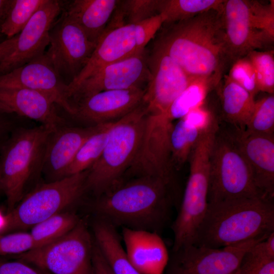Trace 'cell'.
<instances>
[{
    "instance_id": "4dcf8cb0",
    "label": "cell",
    "mask_w": 274,
    "mask_h": 274,
    "mask_svg": "<svg viewBox=\"0 0 274 274\" xmlns=\"http://www.w3.org/2000/svg\"><path fill=\"white\" fill-rule=\"evenodd\" d=\"M114 122L102 124L82 145L70 165L66 177L89 169L100 157Z\"/></svg>"
},
{
    "instance_id": "d4e9b609",
    "label": "cell",
    "mask_w": 274,
    "mask_h": 274,
    "mask_svg": "<svg viewBox=\"0 0 274 274\" xmlns=\"http://www.w3.org/2000/svg\"><path fill=\"white\" fill-rule=\"evenodd\" d=\"M220 89L222 117L232 127L245 129L254 108V97L225 75Z\"/></svg>"
},
{
    "instance_id": "e575fe53",
    "label": "cell",
    "mask_w": 274,
    "mask_h": 274,
    "mask_svg": "<svg viewBox=\"0 0 274 274\" xmlns=\"http://www.w3.org/2000/svg\"><path fill=\"white\" fill-rule=\"evenodd\" d=\"M245 129L254 134L273 135V94L255 100L254 110Z\"/></svg>"
},
{
    "instance_id": "8992f818",
    "label": "cell",
    "mask_w": 274,
    "mask_h": 274,
    "mask_svg": "<svg viewBox=\"0 0 274 274\" xmlns=\"http://www.w3.org/2000/svg\"><path fill=\"white\" fill-rule=\"evenodd\" d=\"M87 173L37 185L4 217L0 235L32 227L79 201L86 192Z\"/></svg>"
},
{
    "instance_id": "7c38bea8",
    "label": "cell",
    "mask_w": 274,
    "mask_h": 274,
    "mask_svg": "<svg viewBox=\"0 0 274 274\" xmlns=\"http://www.w3.org/2000/svg\"><path fill=\"white\" fill-rule=\"evenodd\" d=\"M268 235L220 248L183 246L172 250L163 274H233L245 253Z\"/></svg>"
},
{
    "instance_id": "d590c367",
    "label": "cell",
    "mask_w": 274,
    "mask_h": 274,
    "mask_svg": "<svg viewBox=\"0 0 274 274\" xmlns=\"http://www.w3.org/2000/svg\"><path fill=\"white\" fill-rule=\"evenodd\" d=\"M247 56L254 67L259 91L273 94V51L255 50L250 52Z\"/></svg>"
},
{
    "instance_id": "3957f363",
    "label": "cell",
    "mask_w": 274,
    "mask_h": 274,
    "mask_svg": "<svg viewBox=\"0 0 274 274\" xmlns=\"http://www.w3.org/2000/svg\"><path fill=\"white\" fill-rule=\"evenodd\" d=\"M274 232L273 199L245 198L208 203L192 244L220 248Z\"/></svg>"
},
{
    "instance_id": "2e32d148",
    "label": "cell",
    "mask_w": 274,
    "mask_h": 274,
    "mask_svg": "<svg viewBox=\"0 0 274 274\" xmlns=\"http://www.w3.org/2000/svg\"><path fill=\"white\" fill-rule=\"evenodd\" d=\"M148 62L151 79L144 98L147 112L164 114L192 78L168 55L154 47L148 54Z\"/></svg>"
},
{
    "instance_id": "60d3db41",
    "label": "cell",
    "mask_w": 274,
    "mask_h": 274,
    "mask_svg": "<svg viewBox=\"0 0 274 274\" xmlns=\"http://www.w3.org/2000/svg\"><path fill=\"white\" fill-rule=\"evenodd\" d=\"M92 274H115L94 242L92 255Z\"/></svg>"
},
{
    "instance_id": "f1b7e54d",
    "label": "cell",
    "mask_w": 274,
    "mask_h": 274,
    "mask_svg": "<svg viewBox=\"0 0 274 274\" xmlns=\"http://www.w3.org/2000/svg\"><path fill=\"white\" fill-rule=\"evenodd\" d=\"M233 274H274L273 232L245 253Z\"/></svg>"
},
{
    "instance_id": "5bb4252c",
    "label": "cell",
    "mask_w": 274,
    "mask_h": 274,
    "mask_svg": "<svg viewBox=\"0 0 274 274\" xmlns=\"http://www.w3.org/2000/svg\"><path fill=\"white\" fill-rule=\"evenodd\" d=\"M150 79L144 50L103 67L68 91L72 100L104 91L146 88Z\"/></svg>"
},
{
    "instance_id": "484cf974",
    "label": "cell",
    "mask_w": 274,
    "mask_h": 274,
    "mask_svg": "<svg viewBox=\"0 0 274 274\" xmlns=\"http://www.w3.org/2000/svg\"><path fill=\"white\" fill-rule=\"evenodd\" d=\"M93 231L96 244L115 274H141L128 259L114 225L98 218Z\"/></svg>"
},
{
    "instance_id": "f6af8a7d",
    "label": "cell",
    "mask_w": 274,
    "mask_h": 274,
    "mask_svg": "<svg viewBox=\"0 0 274 274\" xmlns=\"http://www.w3.org/2000/svg\"><path fill=\"white\" fill-rule=\"evenodd\" d=\"M8 136L0 138V152H1V150L2 145H3L4 141L6 140V139L7 138V137ZM0 191H2L1 187V183H0Z\"/></svg>"
},
{
    "instance_id": "5b68a950",
    "label": "cell",
    "mask_w": 274,
    "mask_h": 274,
    "mask_svg": "<svg viewBox=\"0 0 274 274\" xmlns=\"http://www.w3.org/2000/svg\"><path fill=\"white\" fill-rule=\"evenodd\" d=\"M147 114L144 102L115 122L100 157L88 169L86 192L96 197L122 181L139 150Z\"/></svg>"
},
{
    "instance_id": "ee69618b",
    "label": "cell",
    "mask_w": 274,
    "mask_h": 274,
    "mask_svg": "<svg viewBox=\"0 0 274 274\" xmlns=\"http://www.w3.org/2000/svg\"><path fill=\"white\" fill-rule=\"evenodd\" d=\"M12 2L13 0H0V27L6 19Z\"/></svg>"
},
{
    "instance_id": "277c9868",
    "label": "cell",
    "mask_w": 274,
    "mask_h": 274,
    "mask_svg": "<svg viewBox=\"0 0 274 274\" xmlns=\"http://www.w3.org/2000/svg\"><path fill=\"white\" fill-rule=\"evenodd\" d=\"M52 131L40 125L17 126L4 141L0 152V183L8 212L25 195L29 183L42 174L46 146Z\"/></svg>"
},
{
    "instance_id": "30bf717a",
    "label": "cell",
    "mask_w": 274,
    "mask_h": 274,
    "mask_svg": "<svg viewBox=\"0 0 274 274\" xmlns=\"http://www.w3.org/2000/svg\"><path fill=\"white\" fill-rule=\"evenodd\" d=\"M94 242L80 220L67 233L43 247L19 255V260L52 274H92Z\"/></svg>"
},
{
    "instance_id": "d6986e66",
    "label": "cell",
    "mask_w": 274,
    "mask_h": 274,
    "mask_svg": "<svg viewBox=\"0 0 274 274\" xmlns=\"http://www.w3.org/2000/svg\"><path fill=\"white\" fill-rule=\"evenodd\" d=\"M246 159L257 189L265 198L274 196V135L251 133L232 127L226 130Z\"/></svg>"
},
{
    "instance_id": "ab89813d",
    "label": "cell",
    "mask_w": 274,
    "mask_h": 274,
    "mask_svg": "<svg viewBox=\"0 0 274 274\" xmlns=\"http://www.w3.org/2000/svg\"><path fill=\"white\" fill-rule=\"evenodd\" d=\"M0 274H47L23 262L6 261L0 260Z\"/></svg>"
},
{
    "instance_id": "9c48e42d",
    "label": "cell",
    "mask_w": 274,
    "mask_h": 274,
    "mask_svg": "<svg viewBox=\"0 0 274 274\" xmlns=\"http://www.w3.org/2000/svg\"><path fill=\"white\" fill-rule=\"evenodd\" d=\"M254 197L265 198L240 150L227 131L219 127L210 157L208 203Z\"/></svg>"
},
{
    "instance_id": "ac0fdd59",
    "label": "cell",
    "mask_w": 274,
    "mask_h": 274,
    "mask_svg": "<svg viewBox=\"0 0 274 274\" xmlns=\"http://www.w3.org/2000/svg\"><path fill=\"white\" fill-rule=\"evenodd\" d=\"M146 90L135 88L104 91L73 99L72 117L90 126L116 121L144 102Z\"/></svg>"
},
{
    "instance_id": "7a4b0ae2",
    "label": "cell",
    "mask_w": 274,
    "mask_h": 274,
    "mask_svg": "<svg viewBox=\"0 0 274 274\" xmlns=\"http://www.w3.org/2000/svg\"><path fill=\"white\" fill-rule=\"evenodd\" d=\"M174 187L158 178L123 180L96 196L94 208L115 226L158 233L169 219Z\"/></svg>"
},
{
    "instance_id": "4fadbf2b",
    "label": "cell",
    "mask_w": 274,
    "mask_h": 274,
    "mask_svg": "<svg viewBox=\"0 0 274 274\" xmlns=\"http://www.w3.org/2000/svg\"><path fill=\"white\" fill-rule=\"evenodd\" d=\"M172 125L162 114H147L139 150L122 181L150 177L163 179L174 186L169 147Z\"/></svg>"
},
{
    "instance_id": "b9f144b4",
    "label": "cell",
    "mask_w": 274,
    "mask_h": 274,
    "mask_svg": "<svg viewBox=\"0 0 274 274\" xmlns=\"http://www.w3.org/2000/svg\"><path fill=\"white\" fill-rule=\"evenodd\" d=\"M13 114L0 112V138L8 136L18 126Z\"/></svg>"
},
{
    "instance_id": "f35d334b",
    "label": "cell",
    "mask_w": 274,
    "mask_h": 274,
    "mask_svg": "<svg viewBox=\"0 0 274 274\" xmlns=\"http://www.w3.org/2000/svg\"><path fill=\"white\" fill-rule=\"evenodd\" d=\"M165 21L164 16L159 14L135 24L136 53L145 50V47L161 28Z\"/></svg>"
},
{
    "instance_id": "ba28073f",
    "label": "cell",
    "mask_w": 274,
    "mask_h": 274,
    "mask_svg": "<svg viewBox=\"0 0 274 274\" xmlns=\"http://www.w3.org/2000/svg\"><path fill=\"white\" fill-rule=\"evenodd\" d=\"M221 14L233 61L273 43V1L263 4L257 1L224 0Z\"/></svg>"
},
{
    "instance_id": "4316f807",
    "label": "cell",
    "mask_w": 274,
    "mask_h": 274,
    "mask_svg": "<svg viewBox=\"0 0 274 274\" xmlns=\"http://www.w3.org/2000/svg\"><path fill=\"white\" fill-rule=\"evenodd\" d=\"M208 130L200 129L184 117L173 124L169 134V147L170 164L173 172L182 167L198 141Z\"/></svg>"
},
{
    "instance_id": "74e56055",
    "label": "cell",
    "mask_w": 274,
    "mask_h": 274,
    "mask_svg": "<svg viewBox=\"0 0 274 274\" xmlns=\"http://www.w3.org/2000/svg\"><path fill=\"white\" fill-rule=\"evenodd\" d=\"M33 247L30 233L16 232L0 235V255H20Z\"/></svg>"
},
{
    "instance_id": "1f68e13d",
    "label": "cell",
    "mask_w": 274,
    "mask_h": 274,
    "mask_svg": "<svg viewBox=\"0 0 274 274\" xmlns=\"http://www.w3.org/2000/svg\"><path fill=\"white\" fill-rule=\"evenodd\" d=\"M224 0H161L163 24L186 20L211 10H221Z\"/></svg>"
},
{
    "instance_id": "f546056e",
    "label": "cell",
    "mask_w": 274,
    "mask_h": 274,
    "mask_svg": "<svg viewBox=\"0 0 274 274\" xmlns=\"http://www.w3.org/2000/svg\"><path fill=\"white\" fill-rule=\"evenodd\" d=\"M74 213L62 212L37 224L31 227L30 233L33 249L47 245L70 232L79 222Z\"/></svg>"
},
{
    "instance_id": "83f0119b",
    "label": "cell",
    "mask_w": 274,
    "mask_h": 274,
    "mask_svg": "<svg viewBox=\"0 0 274 274\" xmlns=\"http://www.w3.org/2000/svg\"><path fill=\"white\" fill-rule=\"evenodd\" d=\"M216 86L204 78H192L186 89L175 99L166 112L162 114L171 122L202 105L210 92Z\"/></svg>"
},
{
    "instance_id": "cb8c5ba5",
    "label": "cell",
    "mask_w": 274,
    "mask_h": 274,
    "mask_svg": "<svg viewBox=\"0 0 274 274\" xmlns=\"http://www.w3.org/2000/svg\"><path fill=\"white\" fill-rule=\"evenodd\" d=\"M119 0L63 1V9L78 24L90 42L96 45L116 8Z\"/></svg>"
},
{
    "instance_id": "44dd1931",
    "label": "cell",
    "mask_w": 274,
    "mask_h": 274,
    "mask_svg": "<svg viewBox=\"0 0 274 274\" xmlns=\"http://www.w3.org/2000/svg\"><path fill=\"white\" fill-rule=\"evenodd\" d=\"M135 54V24L116 25L109 22L85 67L68 85V90L103 67Z\"/></svg>"
},
{
    "instance_id": "52a82bcc",
    "label": "cell",
    "mask_w": 274,
    "mask_h": 274,
    "mask_svg": "<svg viewBox=\"0 0 274 274\" xmlns=\"http://www.w3.org/2000/svg\"><path fill=\"white\" fill-rule=\"evenodd\" d=\"M216 123L198 141L190 157V172L177 216L172 225V251L192 244L195 231L208 208L210 157Z\"/></svg>"
},
{
    "instance_id": "7bdbcfd3",
    "label": "cell",
    "mask_w": 274,
    "mask_h": 274,
    "mask_svg": "<svg viewBox=\"0 0 274 274\" xmlns=\"http://www.w3.org/2000/svg\"><path fill=\"white\" fill-rule=\"evenodd\" d=\"M17 35L0 43V62L13 51Z\"/></svg>"
},
{
    "instance_id": "8d00e7d4",
    "label": "cell",
    "mask_w": 274,
    "mask_h": 274,
    "mask_svg": "<svg viewBox=\"0 0 274 274\" xmlns=\"http://www.w3.org/2000/svg\"><path fill=\"white\" fill-rule=\"evenodd\" d=\"M227 76L254 97L260 92L254 67L247 56L235 60L230 65Z\"/></svg>"
},
{
    "instance_id": "603a6c76",
    "label": "cell",
    "mask_w": 274,
    "mask_h": 274,
    "mask_svg": "<svg viewBox=\"0 0 274 274\" xmlns=\"http://www.w3.org/2000/svg\"><path fill=\"white\" fill-rule=\"evenodd\" d=\"M127 257L141 274H163L169 254L158 233L122 227Z\"/></svg>"
},
{
    "instance_id": "e0dca14e",
    "label": "cell",
    "mask_w": 274,
    "mask_h": 274,
    "mask_svg": "<svg viewBox=\"0 0 274 274\" xmlns=\"http://www.w3.org/2000/svg\"><path fill=\"white\" fill-rule=\"evenodd\" d=\"M21 88L41 92L69 115L74 113L68 85L62 80L45 54L0 76V88Z\"/></svg>"
},
{
    "instance_id": "bcb514c9",
    "label": "cell",
    "mask_w": 274,
    "mask_h": 274,
    "mask_svg": "<svg viewBox=\"0 0 274 274\" xmlns=\"http://www.w3.org/2000/svg\"><path fill=\"white\" fill-rule=\"evenodd\" d=\"M6 39V37L0 33V43L3 42Z\"/></svg>"
},
{
    "instance_id": "8fae6325",
    "label": "cell",
    "mask_w": 274,
    "mask_h": 274,
    "mask_svg": "<svg viewBox=\"0 0 274 274\" xmlns=\"http://www.w3.org/2000/svg\"><path fill=\"white\" fill-rule=\"evenodd\" d=\"M49 39L45 54L62 80L68 85L85 67L96 45L89 41L63 9L49 30Z\"/></svg>"
},
{
    "instance_id": "d6a6232c",
    "label": "cell",
    "mask_w": 274,
    "mask_h": 274,
    "mask_svg": "<svg viewBox=\"0 0 274 274\" xmlns=\"http://www.w3.org/2000/svg\"><path fill=\"white\" fill-rule=\"evenodd\" d=\"M161 0L119 1L111 20L118 24H135L160 14Z\"/></svg>"
},
{
    "instance_id": "836d02e7",
    "label": "cell",
    "mask_w": 274,
    "mask_h": 274,
    "mask_svg": "<svg viewBox=\"0 0 274 274\" xmlns=\"http://www.w3.org/2000/svg\"><path fill=\"white\" fill-rule=\"evenodd\" d=\"M47 0H13L0 33L10 39L18 35Z\"/></svg>"
},
{
    "instance_id": "6da1fadb",
    "label": "cell",
    "mask_w": 274,
    "mask_h": 274,
    "mask_svg": "<svg viewBox=\"0 0 274 274\" xmlns=\"http://www.w3.org/2000/svg\"><path fill=\"white\" fill-rule=\"evenodd\" d=\"M221 9L163 24L153 46L171 57L189 77L206 78L216 87L233 62L225 40Z\"/></svg>"
},
{
    "instance_id": "ffe728a7",
    "label": "cell",
    "mask_w": 274,
    "mask_h": 274,
    "mask_svg": "<svg viewBox=\"0 0 274 274\" xmlns=\"http://www.w3.org/2000/svg\"><path fill=\"white\" fill-rule=\"evenodd\" d=\"M101 125L85 127L65 125L51 132L46 143L42 168L47 182L66 177L67 170L80 148Z\"/></svg>"
},
{
    "instance_id": "7402d4cb",
    "label": "cell",
    "mask_w": 274,
    "mask_h": 274,
    "mask_svg": "<svg viewBox=\"0 0 274 274\" xmlns=\"http://www.w3.org/2000/svg\"><path fill=\"white\" fill-rule=\"evenodd\" d=\"M54 102L45 94L21 88H0L1 113L14 114L39 122L53 131L65 125Z\"/></svg>"
},
{
    "instance_id": "9a60e30c",
    "label": "cell",
    "mask_w": 274,
    "mask_h": 274,
    "mask_svg": "<svg viewBox=\"0 0 274 274\" xmlns=\"http://www.w3.org/2000/svg\"><path fill=\"white\" fill-rule=\"evenodd\" d=\"M63 9V2L47 0L17 35L13 51L0 62V76L29 62L45 52L49 30Z\"/></svg>"
}]
</instances>
